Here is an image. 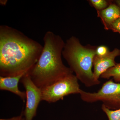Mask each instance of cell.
<instances>
[{"label":"cell","mask_w":120,"mask_h":120,"mask_svg":"<svg viewBox=\"0 0 120 120\" xmlns=\"http://www.w3.org/2000/svg\"><path fill=\"white\" fill-rule=\"evenodd\" d=\"M7 1H8L6 0H0V4L2 5H5L7 4Z\"/></svg>","instance_id":"obj_16"},{"label":"cell","mask_w":120,"mask_h":120,"mask_svg":"<svg viewBox=\"0 0 120 120\" xmlns=\"http://www.w3.org/2000/svg\"><path fill=\"white\" fill-rule=\"evenodd\" d=\"M23 113H21V115L16 116L13 117L8 119H0V120H22L23 118L22 116Z\"/></svg>","instance_id":"obj_15"},{"label":"cell","mask_w":120,"mask_h":120,"mask_svg":"<svg viewBox=\"0 0 120 120\" xmlns=\"http://www.w3.org/2000/svg\"><path fill=\"white\" fill-rule=\"evenodd\" d=\"M44 46L38 61L27 73L38 88L53 83L73 72L62 62L65 43L60 35L49 31L43 38Z\"/></svg>","instance_id":"obj_2"},{"label":"cell","mask_w":120,"mask_h":120,"mask_svg":"<svg viewBox=\"0 0 120 120\" xmlns=\"http://www.w3.org/2000/svg\"><path fill=\"white\" fill-rule=\"evenodd\" d=\"M101 109L106 114L109 120H120V109L116 110L109 109L102 104Z\"/></svg>","instance_id":"obj_11"},{"label":"cell","mask_w":120,"mask_h":120,"mask_svg":"<svg viewBox=\"0 0 120 120\" xmlns=\"http://www.w3.org/2000/svg\"><path fill=\"white\" fill-rule=\"evenodd\" d=\"M78 80L75 75L71 73L41 88L42 101L54 103L69 95L79 94L81 89Z\"/></svg>","instance_id":"obj_4"},{"label":"cell","mask_w":120,"mask_h":120,"mask_svg":"<svg viewBox=\"0 0 120 120\" xmlns=\"http://www.w3.org/2000/svg\"><path fill=\"white\" fill-rule=\"evenodd\" d=\"M26 73L13 76H0V90L8 91L13 93L19 96L24 102H25L26 99V92L19 90L18 84L22 77Z\"/></svg>","instance_id":"obj_8"},{"label":"cell","mask_w":120,"mask_h":120,"mask_svg":"<svg viewBox=\"0 0 120 120\" xmlns=\"http://www.w3.org/2000/svg\"><path fill=\"white\" fill-rule=\"evenodd\" d=\"M81 99L87 103L102 101L103 105L109 109H120V83L109 80L105 83L97 92H86L80 90Z\"/></svg>","instance_id":"obj_5"},{"label":"cell","mask_w":120,"mask_h":120,"mask_svg":"<svg viewBox=\"0 0 120 120\" xmlns=\"http://www.w3.org/2000/svg\"><path fill=\"white\" fill-rule=\"evenodd\" d=\"M110 30L120 34V17L111 24L109 27V30Z\"/></svg>","instance_id":"obj_14"},{"label":"cell","mask_w":120,"mask_h":120,"mask_svg":"<svg viewBox=\"0 0 120 120\" xmlns=\"http://www.w3.org/2000/svg\"><path fill=\"white\" fill-rule=\"evenodd\" d=\"M120 55V50L116 48L105 56H95L93 61V73L95 79L99 80L102 74L116 65L115 58Z\"/></svg>","instance_id":"obj_7"},{"label":"cell","mask_w":120,"mask_h":120,"mask_svg":"<svg viewBox=\"0 0 120 120\" xmlns=\"http://www.w3.org/2000/svg\"><path fill=\"white\" fill-rule=\"evenodd\" d=\"M110 52L109 48L106 46L102 45L97 46L96 50L97 56H103L106 55Z\"/></svg>","instance_id":"obj_13"},{"label":"cell","mask_w":120,"mask_h":120,"mask_svg":"<svg viewBox=\"0 0 120 120\" xmlns=\"http://www.w3.org/2000/svg\"><path fill=\"white\" fill-rule=\"evenodd\" d=\"M97 47L90 45H83L79 39L72 36L67 40L62 52L69 68L78 80L87 87L101 83L95 79L92 70Z\"/></svg>","instance_id":"obj_3"},{"label":"cell","mask_w":120,"mask_h":120,"mask_svg":"<svg viewBox=\"0 0 120 120\" xmlns=\"http://www.w3.org/2000/svg\"><path fill=\"white\" fill-rule=\"evenodd\" d=\"M90 4L96 9L97 11H102L107 8L111 2V1L105 0H90Z\"/></svg>","instance_id":"obj_12"},{"label":"cell","mask_w":120,"mask_h":120,"mask_svg":"<svg viewBox=\"0 0 120 120\" xmlns=\"http://www.w3.org/2000/svg\"><path fill=\"white\" fill-rule=\"evenodd\" d=\"M40 43L6 25L0 26V75L27 73L38 61L43 49Z\"/></svg>","instance_id":"obj_1"},{"label":"cell","mask_w":120,"mask_h":120,"mask_svg":"<svg viewBox=\"0 0 120 120\" xmlns=\"http://www.w3.org/2000/svg\"><path fill=\"white\" fill-rule=\"evenodd\" d=\"M22 120H25V119H24V118H23H23H22Z\"/></svg>","instance_id":"obj_18"},{"label":"cell","mask_w":120,"mask_h":120,"mask_svg":"<svg viewBox=\"0 0 120 120\" xmlns=\"http://www.w3.org/2000/svg\"><path fill=\"white\" fill-rule=\"evenodd\" d=\"M113 1L118 5L120 9V0H116Z\"/></svg>","instance_id":"obj_17"},{"label":"cell","mask_w":120,"mask_h":120,"mask_svg":"<svg viewBox=\"0 0 120 120\" xmlns=\"http://www.w3.org/2000/svg\"><path fill=\"white\" fill-rule=\"evenodd\" d=\"M20 82L26 90V105L23 114L25 120H32L37 114V109L42 101L41 88L32 82L27 73L24 75Z\"/></svg>","instance_id":"obj_6"},{"label":"cell","mask_w":120,"mask_h":120,"mask_svg":"<svg viewBox=\"0 0 120 120\" xmlns=\"http://www.w3.org/2000/svg\"><path fill=\"white\" fill-rule=\"evenodd\" d=\"M111 77L116 82H120V63H116L115 66L108 69L101 76L102 79H108Z\"/></svg>","instance_id":"obj_10"},{"label":"cell","mask_w":120,"mask_h":120,"mask_svg":"<svg viewBox=\"0 0 120 120\" xmlns=\"http://www.w3.org/2000/svg\"><path fill=\"white\" fill-rule=\"evenodd\" d=\"M98 17H100L106 30L115 20L120 17V9L113 1H111L109 5L102 11H97Z\"/></svg>","instance_id":"obj_9"}]
</instances>
